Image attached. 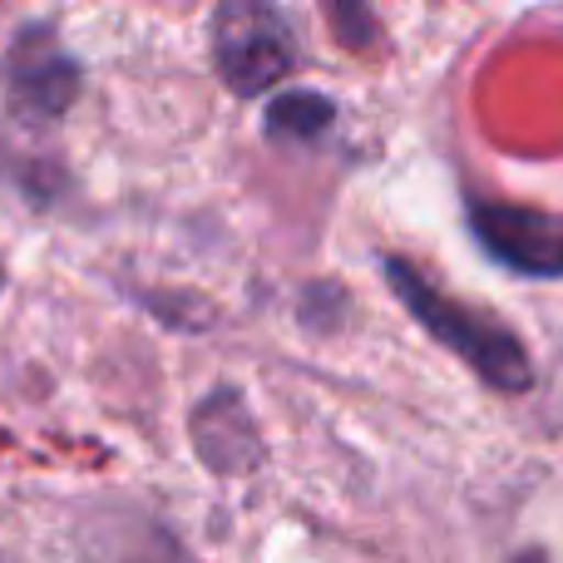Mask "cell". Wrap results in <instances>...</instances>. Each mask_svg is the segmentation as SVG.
<instances>
[{
    "label": "cell",
    "instance_id": "cell-1",
    "mask_svg": "<svg viewBox=\"0 0 563 563\" xmlns=\"http://www.w3.org/2000/svg\"><path fill=\"white\" fill-rule=\"evenodd\" d=\"M386 277H390V291L410 307V317L435 341H445L460 361H470L495 390L519 396V390L534 386V366H529L525 341H519L505 321H495L489 311L465 307V301H455L450 291L430 287V282L410 263H400V257H386Z\"/></svg>",
    "mask_w": 563,
    "mask_h": 563
},
{
    "label": "cell",
    "instance_id": "cell-2",
    "mask_svg": "<svg viewBox=\"0 0 563 563\" xmlns=\"http://www.w3.org/2000/svg\"><path fill=\"white\" fill-rule=\"evenodd\" d=\"M213 49L218 69L238 95H263L277 85L291 65H297V45H291V25L282 10L263 5V0H233L218 10L213 20Z\"/></svg>",
    "mask_w": 563,
    "mask_h": 563
},
{
    "label": "cell",
    "instance_id": "cell-3",
    "mask_svg": "<svg viewBox=\"0 0 563 563\" xmlns=\"http://www.w3.org/2000/svg\"><path fill=\"white\" fill-rule=\"evenodd\" d=\"M475 233L505 267L529 277H559L563 273V213H539V208H509V203H479Z\"/></svg>",
    "mask_w": 563,
    "mask_h": 563
},
{
    "label": "cell",
    "instance_id": "cell-4",
    "mask_svg": "<svg viewBox=\"0 0 563 563\" xmlns=\"http://www.w3.org/2000/svg\"><path fill=\"white\" fill-rule=\"evenodd\" d=\"M10 75H15V95L30 99L35 109H45V114L65 109L69 95H75V65H69V59L49 45V35L45 40H40V35L20 40Z\"/></svg>",
    "mask_w": 563,
    "mask_h": 563
},
{
    "label": "cell",
    "instance_id": "cell-5",
    "mask_svg": "<svg viewBox=\"0 0 563 563\" xmlns=\"http://www.w3.org/2000/svg\"><path fill=\"white\" fill-rule=\"evenodd\" d=\"M273 134H287V139H311L327 129L331 119V104L321 95H282L273 104Z\"/></svg>",
    "mask_w": 563,
    "mask_h": 563
},
{
    "label": "cell",
    "instance_id": "cell-6",
    "mask_svg": "<svg viewBox=\"0 0 563 563\" xmlns=\"http://www.w3.org/2000/svg\"><path fill=\"white\" fill-rule=\"evenodd\" d=\"M144 563H184V559H178V549H168V544H164V549H154V554H148Z\"/></svg>",
    "mask_w": 563,
    "mask_h": 563
}]
</instances>
